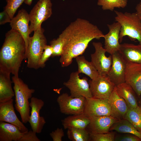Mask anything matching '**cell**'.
Wrapping results in <instances>:
<instances>
[{
	"instance_id": "1",
	"label": "cell",
	"mask_w": 141,
	"mask_h": 141,
	"mask_svg": "<svg viewBox=\"0 0 141 141\" xmlns=\"http://www.w3.org/2000/svg\"><path fill=\"white\" fill-rule=\"evenodd\" d=\"M97 26L86 20L78 18L71 23L59 36L64 41L59 61L62 67L71 64L73 58L82 55L93 39L103 38Z\"/></svg>"
},
{
	"instance_id": "2",
	"label": "cell",
	"mask_w": 141,
	"mask_h": 141,
	"mask_svg": "<svg viewBox=\"0 0 141 141\" xmlns=\"http://www.w3.org/2000/svg\"><path fill=\"white\" fill-rule=\"evenodd\" d=\"M26 50L25 42L21 35L12 29L8 31L0 50V70L18 76Z\"/></svg>"
},
{
	"instance_id": "3",
	"label": "cell",
	"mask_w": 141,
	"mask_h": 141,
	"mask_svg": "<svg viewBox=\"0 0 141 141\" xmlns=\"http://www.w3.org/2000/svg\"><path fill=\"white\" fill-rule=\"evenodd\" d=\"M12 79L14 84L15 107L20 115L22 122L26 124L28 122L30 116L29 99L32 98L35 90L30 89L18 76L14 75Z\"/></svg>"
},
{
	"instance_id": "4",
	"label": "cell",
	"mask_w": 141,
	"mask_h": 141,
	"mask_svg": "<svg viewBox=\"0 0 141 141\" xmlns=\"http://www.w3.org/2000/svg\"><path fill=\"white\" fill-rule=\"evenodd\" d=\"M115 21L120 23L121 27L119 36V42L124 37L128 36L133 40H137L141 44V19L136 13H123L115 10Z\"/></svg>"
},
{
	"instance_id": "5",
	"label": "cell",
	"mask_w": 141,
	"mask_h": 141,
	"mask_svg": "<svg viewBox=\"0 0 141 141\" xmlns=\"http://www.w3.org/2000/svg\"><path fill=\"white\" fill-rule=\"evenodd\" d=\"M44 30L41 27L34 31L30 37L25 59H27L28 67L35 69L39 68V62L47 45L46 39L44 34Z\"/></svg>"
},
{
	"instance_id": "6",
	"label": "cell",
	"mask_w": 141,
	"mask_h": 141,
	"mask_svg": "<svg viewBox=\"0 0 141 141\" xmlns=\"http://www.w3.org/2000/svg\"><path fill=\"white\" fill-rule=\"evenodd\" d=\"M51 0H39L29 14L30 33L41 27L42 23L49 18L52 14Z\"/></svg>"
},
{
	"instance_id": "7",
	"label": "cell",
	"mask_w": 141,
	"mask_h": 141,
	"mask_svg": "<svg viewBox=\"0 0 141 141\" xmlns=\"http://www.w3.org/2000/svg\"><path fill=\"white\" fill-rule=\"evenodd\" d=\"M86 99L83 96L73 97L63 93L58 97L57 101L61 113L72 115L84 113Z\"/></svg>"
},
{
	"instance_id": "8",
	"label": "cell",
	"mask_w": 141,
	"mask_h": 141,
	"mask_svg": "<svg viewBox=\"0 0 141 141\" xmlns=\"http://www.w3.org/2000/svg\"><path fill=\"white\" fill-rule=\"evenodd\" d=\"M79 74L78 71L72 73L68 80L64 83V85L69 89L72 97H92L88 79L86 77L80 78Z\"/></svg>"
},
{
	"instance_id": "9",
	"label": "cell",
	"mask_w": 141,
	"mask_h": 141,
	"mask_svg": "<svg viewBox=\"0 0 141 141\" xmlns=\"http://www.w3.org/2000/svg\"><path fill=\"white\" fill-rule=\"evenodd\" d=\"M89 83L92 97L101 99H109L116 86L107 75H99L95 79H91Z\"/></svg>"
},
{
	"instance_id": "10",
	"label": "cell",
	"mask_w": 141,
	"mask_h": 141,
	"mask_svg": "<svg viewBox=\"0 0 141 141\" xmlns=\"http://www.w3.org/2000/svg\"><path fill=\"white\" fill-rule=\"evenodd\" d=\"M95 52L91 55V62L101 75L107 74L111 67L112 62V55L107 57L105 55L106 50L100 42H93Z\"/></svg>"
},
{
	"instance_id": "11",
	"label": "cell",
	"mask_w": 141,
	"mask_h": 141,
	"mask_svg": "<svg viewBox=\"0 0 141 141\" xmlns=\"http://www.w3.org/2000/svg\"><path fill=\"white\" fill-rule=\"evenodd\" d=\"M84 113L87 117L110 116L111 109L109 99L93 97L86 98Z\"/></svg>"
},
{
	"instance_id": "12",
	"label": "cell",
	"mask_w": 141,
	"mask_h": 141,
	"mask_svg": "<svg viewBox=\"0 0 141 141\" xmlns=\"http://www.w3.org/2000/svg\"><path fill=\"white\" fill-rule=\"evenodd\" d=\"M111 55L112 64L107 75L111 81L116 86L125 82L127 61L119 51Z\"/></svg>"
},
{
	"instance_id": "13",
	"label": "cell",
	"mask_w": 141,
	"mask_h": 141,
	"mask_svg": "<svg viewBox=\"0 0 141 141\" xmlns=\"http://www.w3.org/2000/svg\"><path fill=\"white\" fill-rule=\"evenodd\" d=\"M30 21L29 14L25 10L22 9L18 11L17 15L11 20L10 23L11 29L18 32L23 38L26 45L25 54L30 37L29 36L31 34L29 25Z\"/></svg>"
},
{
	"instance_id": "14",
	"label": "cell",
	"mask_w": 141,
	"mask_h": 141,
	"mask_svg": "<svg viewBox=\"0 0 141 141\" xmlns=\"http://www.w3.org/2000/svg\"><path fill=\"white\" fill-rule=\"evenodd\" d=\"M44 102L42 99L32 97L30 103L31 108L28 122L32 130L37 133H40L46 123L44 118L40 116V110L43 107Z\"/></svg>"
},
{
	"instance_id": "15",
	"label": "cell",
	"mask_w": 141,
	"mask_h": 141,
	"mask_svg": "<svg viewBox=\"0 0 141 141\" xmlns=\"http://www.w3.org/2000/svg\"><path fill=\"white\" fill-rule=\"evenodd\" d=\"M116 22L107 24L109 31L104 35L103 37L104 48L107 52L111 55L119 51L120 47L119 36L121 26L119 23Z\"/></svg>"
},
{
	"instance_id": "16",
	"label": "cell",
	"mask_w": 141,
	"mask_h": 141,
	"mask_svg": "<svg viewBox=\"0 0 141 141\" xmlns=\"http://www.w3.org/2000/svg\"><path fill=\"white\" fill-rule=\"evenodd\" d=\"M13 101L12 98L5 102H0V121L15 125L23 132H27L28 129L19 120L15 114Z\"/></svg>"
},
{
	"instance_id": "17",
	"label": "cell",
	"mask_w": 141,
	"mask_h": 141,
	"mask_svg": "<svg viewBox=\"0 0 141 141\" xmlns=\"http://www.w3.org/2000/svg\"><path fill=\"white\" fill-rule=\"evenodd\" d=\"M125 80L139 97L141 94V64L127 62Z\"/></svg>"
},
{
	"instance_id": "18",
	"label": "cell",
	"mask_w": 141,
	"mask_h": 141,
	"mask_svg": "<svg viewBox=\"0 0 141 141\" xmlns=\"http://www.w3.org/2000/svg\"><path fill=\"white\" fill-rule=\"evenodd\" d=\"M90 123L86 128L89 133H107L111 126L119 120L111 116L89 117Z\"/></svg>"
},
{
	"instance_id": "19",
	"label": "cell",
	"mask_w": 141,
	"mask_h": 141,
	"mask_svg": "<svg viewBox=\"0 0 141 141\" xmlns=\"http://www.w3.org/2000/svg\"><path fill=\"white\" fill-rule=\"evenodd\" d=\"M110 116L118 120L123 119L128 107L124 99L117 93L115 88L109 98Z\"/></svg>"
},
{
	"instance_id": "20",
	"label": "cell",
	"mask_w": 141,
	"mask_h": 141,
	"mask_svg": "<svg viewBox=\"0 0 141 141\" xmlns=\"http://www.w3.org/2000/svg\"><path fill=\"white\" fill-rule=\"evenodd\" d=\"M119 51L127 62L141 64V44H121Z\"/></svg>"
},
{
	"instance_id": "21",
	"label": "cell",
	"mask_w": 141,
	"mask_h": 141,
	"mask_svg": "<svg viewBox=\"0 0 141 141\" xmlns=\"http://www.w3.org/2000/svg\"><path fill=\"white\" fill-rule=\"evenodd\" d=\"M24 133L15 125L0 121V141H19Z\"/></svg>"
},
{
	"instance_id": "22",
	"label": "cell",
	"mask_w": 141,
	"mask_h": 141,
	"mask_svg": "<svg viewBox=\"0 0 141 141\" xmlns=\"http://www.w3.org/2000/svg\"><path fill=\"white\" fill-rule=\"evenodd\" d=\"M119 95L123 98L128 108H134L138 106V97L132 87L125 82L118 84L115 86Z\"/></svg>"
},
{
	"instance_id": "23",
	"label": "cell",
	"mask_w": 141,
	"mask_h": 141,
	"mask_svg": "<svg viewBox=\"0 0 141 141\" xmlns=\"http://www.w3.org/2000/svg\"><path fill=\"white\" fill-rule=\"evenodd\" d=\"M11 73L0 70V102L7 101L15 96L10 79Z\"/></svg>"
},
{
	"instance_id": "24",
	"label": "cell",
	"mask_w": 141,
	"mask_h": 141,
	"mask_svg": "<svg viewBox=\"0 0 141 141\" xmlns=\"http://www.w3.org/2000/svg\"><path fill=\"white\" fill-rule=\"evenodd\" d=\"M90 121L89 117L83 113L70 115L65 118L62 122L65 129L72 128L86 129Z\"/></svg>"
},
{
	"instance_id": "25",
	"label": "cell",
	"mask_w": 141,
	"mask_h": 141,
	"mask_svg": "<svg viewBox=\"0 0 141 141\" xmlns=\"http://www.w3.org/2000/svg\"><path fill=\"white\" fill-rule=\"evenodd\" d=\"M78 66V72L87 75L93 80L99 75L97 70L91 61L86 60L83 56H79L75 58Z\"/></svg>"
},
{
	"instance_id": "26",
	"label": "cell",
	"mask_w": 141,
	"mask_h": 141,
	"mask_svg": "<svg viewBox=\"0 0 141 141\" xmlns=\"http://www.w3.org/2000/svg\"><path fill=\"white\" fill-rule=\"evenodd\" d=\"M109 130L129 133L138 137L141 140V131H138L129 121L124 119L118 120L111 126Z\"/></svg>"
},
{
	"instance_id": "27",
	"label": "cell",
	"mask_w": 141,
	"mask_h": 141,
	"mask_svg": "<svg viewBox=\"0 0 141 141\" xmlns=\"http://www.w3.org/2000/svg\"><path fill=\"white\" fill-rule=\"evenodd\" d=\"M124 119L141 131V108L138 105L136 108H128Z\"/></svg>"
},
{
	"instance_id": "28",
	"label": "cell",
	"mask_w": 141,
	"mask_h": 141,
	"mask_svg": "<svg viewBox=\"0 0 141 141\" xmlns=\"http://www.w3.org/2000/svg\"><path fill=\"white\" fill-rule=\"evenodd\" d=\"M67 130L68 138L72 141H88L90 140V133L86 129L69 128Z\"/></svg>"
},
{
	"instance_id": "29",
	"label": "cell",
	"mask_w": 141,
	"mask_h": 141,
	"mask_svg": "<svg viewBox=\"0 0 141 141\" xmlns=\"http://www.w3.org/2000/svg\"><path fill=\"white\" fill-rule=\"evenodd\" d=\"M127 0H98V5L102 6L104 10L113 11L115 8H124L127 4Z\"/></svg>"
},
{
	"instance_id": "30",
	"label": "cell",
	"mask_w": 141,
	"mask_h": 141,
	"mask_svg": "<svg viewBox=\"0 0 141 141\" xmlns=\"http://www.w3.org/2000/svg\"><path fill=\"white\" fill-rule=\"evenodd\" d=\"M50 45L52 48L53 53L51 57L61 56L63 50V48L64 44L63 39L59 36L56 39H54L50 43Z\"/></svg>"
},
{
	"instance_id": "31",
	"label": "cell",
	"mask_w": 141,
	"mask_h": 141,
	"mask_svg": "<svg viewBox=\"0 0 141 141\" xmlns=\"http://www.w3.org/2000/svg\"><path fill=\"white\" fill-rule=\"evenodd\" d=\"M7 4L5 7V10L8 14L11 19L18 8L25 0H6Z\"/></svg>"
},
{
	"instance_id": "32",
	"label": "cell",
	"mask_w": 141,
	"mask_h": 141,
	"mask_svg": "<svg viewBox=\"0 0 141 141\" xmlns=\"http://www.w3.org/2000/svg\"><path fill=\"white\" fill-rule=\"evenodd\" d=\"M90 140L93 141H114L115 133L113 132L107 133H89Z\"/></svg>"
},
{
	"instance_id": "33",
	"label": "cell",
	"mask_w": 141,
	"mask_h": 141,
	"mask_svg": "<svg viewBox=\"0 0 141 141\" xmlns=\"http://www.w3.org/2000/svg\"><path fill=\"white\" fill-rule=\"evenodd\" d=\"M53 53V50L50 45H46L42 55L39 62V67L43 68L45 66V63L48 59L51 56Z\"/></svg>"
},
{
	"instance_id": "34",
	"label": "cell",
	"mask_w": 141,
	"mask_h": 141,
	"mask_svg": "<svg viewBox=\"0 0 141 141\" xmlns=\"http://www.w3.org/2000/svg\"><path fill=\"white\" fill-rule=\"evenodd\" d=\"M36 133L32 130L25 132L19 141H40Z\"/></svg>"
},
{
	"instance_id": "35",
	"label": "cell",
	"mask_w": 141,
	"mask_h": 141,
	"mask_svg": "<svg viewBox=\"0 0 141 141\" xmlns=\"http://www.w3.org/2000/svg\"><path fill=\"white\" fill-rule=\"evenodd\" d=\"M50 135L53 141H61L62 137L64 136V133L62 128H57Z\"/></svg>"
},
{
	"instance_id": "36",
	"label": "cell",
	"mask_w": 141,
	"mask_h": 141,
	"mask_svg": "<svg viewBox=\"0 0 141 141\" xmlns=\"http://www.w3.org/2000/svg\"><path fill=\"white\" fill-rule=\"evenodd\" d=\"M116 141H141L138 137L134 135H127L115 137Z\"/></svg>"
},
{
	"instance_id": "37",
	"label": "cell",
	"mask_w": 141,
	"mask_h": 141,
	"mask_svg": "<svg viewBox=\"0 0 141 141\" xmlns=\"http://www.w3.org/2000/svg\"><path fill=\"white\" fill-rule=\"evenodd\" d=\"M11 20L8 14L5 10L0 13V25H3L7 23H10Z\"/></svg>"
},
{
	"instance_id": "38",
	"label": "cell",
	"mask_w": 141,
	"mask_h": 141,
	"mask_svg": "<svg viewBox=\"0 0 141 141\" xmlns=\"http://www.w3.org/2000/svg\"><path fill=\"white\" fill-rule=\"evenodd\" d=\"M135 8L136 13L141 19V2L137 5Z\"/></svg>"
},
{
	"instance_id": "39",
	"label": "cell",
	"mask_w": 141,
	"mask_h": 141,
	"mask_svg": "<svg viewBox=\"0 0 141 141\" xmlns=\"http://www.w3.org/2000/svg\"><path fill=\"white\" fill-rule=\"evenodd\" d=\"M138 105L141 108V94L139 97H138Z\"/></svg>"
},
{
	"instance_id": "40",
	"label": "cell",
	"mask_w": 141,
	"mask_h": 141,
	"mask_svg": "<svg viewBox=\"0 0 141 141\" xmlns=\"http://www.w3.org/2000/svg\"><path fill=\"white\" fill-rule=\"evenodd\" d=\"M32 1L33 0H25L24 2L26 4L30 5L32 4Z\"/></svg>"
},
{
	"instance_id": "41",
	"label": "cell",
	"mask_w": 141,
	"mask_h": 141,
	"mask_svg": "<svg viewBox=\"0 0 141 141\" xmlns=\"http://www.w3.org/2000/svg\"></svg>"
}]
</instances>
